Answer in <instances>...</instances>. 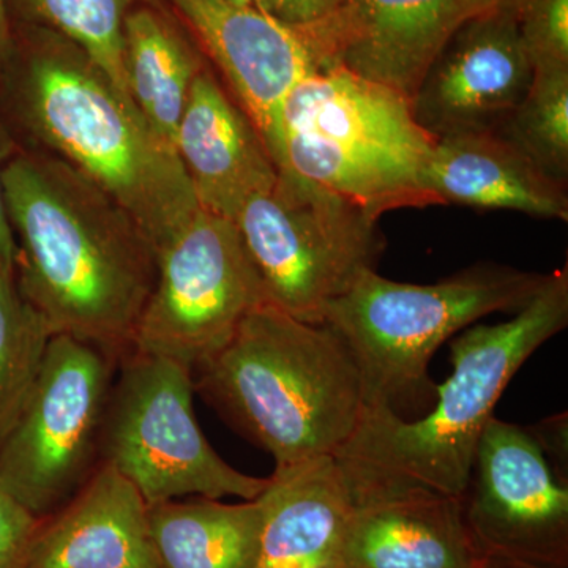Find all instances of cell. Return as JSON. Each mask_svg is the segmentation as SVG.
Wrapping results in <instances>:
<instances>
[{"mask_svg": "<svg viewBox=\"0 0 568 568\" xmlns=\"http://www.w3.org/2000/svg\"><path fill=\"white\" fill-rule=\"evenodd\" d=\"M21 294L69 335L121 361L155 283L156 252L141 224L69 163L21 148L2 173Z\"/></svg>", "mask_w": 568, "mask_h": 568, "instance_id": "1", "label": "cell"}, {"mask_svg": "<svg viewBox=\"0 0 568 568\" xmlns=\"http://www.w3.org/2000/svg\"><path fill=\"white\" fill-rule=\"evenodd\" d=\"M0 114L21 148L58 156L111 194L156 250L200 211L173 145L74 41L11 26Z\"/></svg>", "mask_w": 568, "mask_h": 568, "instance_id": "2", "label": "cell"}, {"mask_svg": "<svg viewBox=\"0 0 568 568\" xmlns=\"http://www.w3.org/2000/svg\"><path fill=\"white\" fill-rule=\"evenodd\" d=\"M568 324V267L547 282L511 320L469 325L450 343L454 373L437 387L436 405L420 420L386 406L365 407L354 435L334 459L351 503L407 489L459 497L478 440L504 390L538 347Z\"/></svg>", "mask_w": 568, "mask_h": 568, "instance_id": "3", "label": "cell"}, {"mask_svg": "<svg viewBox=\"0 0 568 568\" xmlns=\"http://www.w3.org/2000/svg\"><path fill=\"white\" fill-rule=\"evenodd\" d=\"M197 392L275 459V470L334 458L365 409L361 369L327 324L264 302L220 353L193 373Z\"/></svg>", "mask_w": 568, "mask_h": 568, "instance_id": "4", "label": "cell"}, {"mask_svg": "<svg viewBox=\"0 0 568 568\" xmlns=\"http://www.w3.org/2000/svg\"><path fill=\"white\" fill-rule=\"evenodd\" d=\"M435 142L405 97L332 67L306 77L284 100L271 155L278 170L381 216L433 205L424 173Z\"/></svg>", "mask_w": 568, "mask_h": 568, "instance_id": "5", "label": "cell"}, {"mask_svg": "<svg viewBox=\"0 0 568 568\" xmlns=\"http://www.w3.org/2000/svg\"><path fill=\"white\" fill-rule=\"evenodd\" d=\"M548 274L511 265L476 264L435 284L394 282L366 268L325 313L349 347L364 383L365 407L435 398L429 379L433 354L458 332L491 313H518L532 301Z\"/></svg>", "mask_w": 568, "mask_h": 568, "instance_id": "6", "label": "cell"}, {"mask_svg": "<svg viewBox=\"0 0 568 568\" xmlns=\"http://www.w3.org/2000/svg\"><path fill=\"white\" fill-rule=\"evenodd\" d=\"M379 216L354 201L278 170L267 192L246 201L234 223L267 301L295 320L324 324L325 313L384 248Z\"/></svg>", "mask_w": 568, "mask_h": 568, "instance_id": "7", "label": "cell"}, {"mask_svg": "<svg viewBox=\"0 0 568 568\" xmlns=\"http://www.w3.org/2000/svg\"><path fill=\"white\" fill-rule=\"evenodd\" d=\"M193 372L132 351L119 361L100 462L132 481L148 506L185 496L257 499L271 477L239 473L205 439L193 409Z\"/></svg>", "mask_w": 568, "mask_h": 568, "instance_id": "8", "label": "cell"}, {"mask_svg": "<svg viewBox=\"0 0 568 568\" xmlns=\"http://www.w3.org/2000/svg\"><path fill=\"white\" fill-rule=\"evenodd\" d=\"M119 358L54 335L28 402L0 443V488L37 518L58 510L100 463Z\"/></svg>", "mask_w": 568, "mask_h": 568, "instance_id": "9", "label": "cell"}, {"mask_svg": "<svg viewBox=\"0 0 568 568\" xmlns=\"http://www.w3.org/2000/svg\"><path fill=\"white\" fill-rule=\"evenodd\" d=\"M267 301L233 220L200 211L156 250L155 283L133 351L200 368Z\"/></svg>", "mask_w": 568, "mask_h": 568, "instance_id": "10", "label": "cell"}, {"mask_svg": "<svg viewBox=\"0 0 568 568\" xmlns=\"http://www.w3.org/2000/svg\"><path fill=\"white\" fill-rule=\"evenodd\" d=\"M459 500L485 558L568 568V487L530 429L493 417Z\"/></svg>", "mask_w": 568, "mask_h": 568, "instance_id": "11", "label": "cell"}, {"mask_svg": "<svg viewBox=\"0 0 568 568\" xmlns=\"http://www.w3.org/2000/svg\"><path fill=\"white\" fill-rule=\"evenodd\" d=\"M517 10L467 18L426 71L410 110L435 140L497 132L532 82Z\"/></svg>", "mask_w": 568, "mask_h": 568, "instance_id": "12", "label": "cell"}, {"mask_svg": "<svg viewBox=\"0 0 568 568\" xmlns=\"http://www.w3.org/2000/svg\"><path fill=\"white\" fill-rule=\"evenodd\" d=\"M465 20V0H335L323 21L302 31L320 70L349 71L410 102Z\"/></svg>", "mask_w": 568, "mask_h": 568, "instance_id": "13", "label": "cell"}, {"mask_svg": "<svg viewBox=\"0 0 568 568\" xmlns=\"http://www.w3.org/2000/svg\"><path fill=\"white\" fill-rule=\"evenodd\" d=\"M164 2L222 71L271 152L284 100L320 70L304 31L233 0Z\"/></svg>", "mask_w": 568, "mask_h": 568, "instance_id": "14", "label": "cell"}, {"mask_svg": "<svg viewBox=\"0 0 568 568\" xmlns=\"http://www.w3.org/2000/svg\"><path fill=\"white\" fill-rule=\"evenodd\" d=\"M174 148L200 207L233 222L250 197L267 192L278 178L252 119L209 67L193 82Z\"/></svg>", "mask_w": 568, "mask_h": 568, "instance_id": "15", "label": "cell"}, {"mask_svg": "<svg viewBox=\"0 0 568 568\" xmlns=\"http://www.w3.org/2000/svg\"><path fill=\"white\" fill-rule=\"evenodd\" d=\"M24 568H160L148 503L100 462L63 506L40 519Z\"/></svg>", "mask_w": 568, "mask_h": 568, "instance_id": "16", "label": "cell"}, {"mask_svg": "<svg viewBox=\"0 0 568 568\" xmlns=\"http://www.w3.org/2000/svg\"><path fill=\"white\" fill-rule=\"evenodd\" d=\"M459 497L407 489L358 500L343 537L347 568H478Z\"/></svg>", "mask_w": 568, "mask_h": 568, "instance_id": "17", "label": "cell"}, {"mask_svg": "<svg viewBox=\"0 0 568 568\" xmlns=\"http://www.w3.org/2000/svg\"><path fill=\"white\" fill-rule=\"evenodd\" d=\"M424 186L433 204L568 220L567 183L545 173L499 132L436 140L425 166Z\"/></svg>", "mask_w": 568, "mask_h": 568, "instance_id": "18", "label": "cell"}, {"mask_svg": "<svg viewBox=\"0 0 568 568\" xmlns=\"http://www.w3.org/2000/svg\"><path fill=\"white\" fill-rule=\"evenodd\" d=\"M253 568H335L342 564L351 497L334 458L275 470Z\"/></svg>", "mask_w": 568, "mask_h": 568, "instance_id": "19", "label": "cell"}, {"mask_svg": "<svg viewBox=\"0 0 568 568\" xmlns=\"http://www.w3.org/2000/svg\"><path fill=\"white\" fill-rule=\"evenodd\" d=\"M205 67L192 33L168 3H142L130 11L123 24L130 99L153 132L173 148L193 82Z\"/></svg>", "mask_w": 568, "mask_h": 568, "instance_id": "20", "label": "cell"}, {"mask_svg": "<svg viewBox=\"0 0 568 568\" xmlns=\"http://www.w3.org/2000/svg\"><path fill=\"white\" fill-rule=\"evenodd\" d=\"M265 515L264 493L239 504L194 496L149 506L160 568H253Z\"/></svg>", "mask_w": 568, "mask_h": 568, "instance_id": "21", "label": "cell"}, {"mask_svg": "<svg viewBox=\"0 0 568 568\" xmlns=\"http://www.w3.org/2000/svg\"><path fill=\"white\" fill-rule=\"evenodd\" d=\"M164 0H6L11 26H37L74 41L125 95L123 24L134 7Z\"/></svg>", "mask_w": 568, "mask_h": 568, "instance_id": "22", "label": "cell"}, {"mask_svg": "<svg viewBox=\"0 0 568 568\" xmlns=\"http://www.w3.org/2000/svg\"><path fill=\"white\" fill-rule=\"evenodd\" d=\"M51 324L0 264V443L28 402L52 336Z\"/></svg>", "mask_w": 568, "mask_h": 568, "instance_id": "23", "label": "cell"}, {"mask_svg": "<svg viewBox=\"0 0 568 568\" xmlns=\"http://www.w3.org/2000/svg\"><path fill=\"white\" fill-rule=\"evenodd\" d=\"M556 181H568V67L534 70L525 99L497 130Z\"/></svg>", "mask_w": 568, "mask_h": 568, "instance_id": "24", "label": "cell"}, {"mask_svg": "<svg viewBox=\"0 0 568 568\" xmlns=\"http://www.w3.org/2000/svg\"><path fill=\"white\" fill-rule=\"evenodd\" d=\"M517 11L532 69L568 67V0H523Z\"/></svg>", "mask_w": 568, "mask_h": 568, "instance_id": "25", "label": "cell"}, {"mask_svg": "<svg viewBox=\"0 0 568 568\" xmlns=\"http://www.w3.org/2000/svg\"><path fill=\"white\" fill-rule=\"evenodd\" d=\"M40 518L0 488V568H24Z\"/></svg>", "mask_w": 568, "mask_h": 568, "instance_id": "26", "label": "cell"}, {"mask_svg": "<svg viewBox=\"0 0 568 568\" xmlns=\"http://www.w3.org/2000/svg\"><path fill=\"white\" fill-rule=\"evenodd\" d=\"M335 0H253V6L293 28L308 29L323 21Z\"/></svg>", "mask_w": 568, "mask_h": 568, "instance_id": "27", "label": "cell"}, {"mask_svg": "<svg viewBox=\"0 0 568 568\" xmlns=\"http://www.w3.org/2000/svg\"><path fill=\"white\" fill-rule=\"evenodd\" d=\"M20 149L21 145L18 144L17 138L11 133L6 119L0 114V264L9 268L11 274H14V265H17L18 246L13 231H11L9 216H7L2 173L3 168L20 152Z\"/></svg>", "mask_w": 568, "mask_h": 568, "instance_id": "28", "label": "cell"}, {"mask_svg": "<svg viewBox=\"0 0 568 568\" xmlns=\"http://www.w3.org/2000/svg\"><path fill=\"white\" fill-rule=\"evenodd\" d=\"M537 437L538 444L544 448L545 455L556 457L562 463V457L567 459V416L551 417L541 422L536 429H530Z\"/></svg>", "mask_w": 568, "mask_h": 568, "instance_id": "29", "label": "cell"}, {"mask_svg": "<svg viewBox=\"0 0 568 568\" xmlns=\"http://www.w3.org/2000/svg\"><path fill=\"white\" fill-rule=\"evenodd\" d=\"M521 2L523 0H465L466 20L491 11L517 10Z\"/></svg>", "mask_w": 568, "mask_h": 568, "instance_id": "30", "label": "cell"}, {"mask_svg": "<svg viewBox=\"0 0 568 568\" xmlns=\"http://www.w3.org/2000/svg\"><path fill=\"white\" fill-rule=\"evenodd\" d=\"M11 48V22L7 13L6 0H0V63L6 61Z\"/></svg>", "mask_w": 568, "mask_h": 568, "instance_id": "31", "label": "cell"}, {"mask_svg": "<svg viewBox=\"0 0 568 568\" xmlns=\"http://www.w3.org/2000/svg\"><path fill=\"white\" fill-rule=\"evenodd\" d=\"M478 568H537L526 566V564L514 562V560L500 559V558H484Z\"/></svg>", "mask_w": 568, "mask_h": 568, "instance_id": "32", "label": "cell"}, {"mask_svg": "<svg viewBox=\"0 0 568 568\" xmlns=\"http://www.w3.org/2000/svg\"><path fill=\"white\" fill-rule=\"evenodd\" d=\"M235 3H242V6H253V0H233Z\"/></svg>", "mask_w": 568, "mask_h": 568, "instance_id": "33", "label": "cell"}, {"mask_svg": "<svg viewBox=\"0 0 568 568\" xmlns=\"http://www.w3.org/2000/svg\"><path fill=\"white\" fill-rule=\"evenodd\" d=\"M335 568H347V567L342 566V564H339V566H336Z\"/></svg>", "mask_w": 568, "mask_h": 568, "instance_id": "34", "label": "cell"}]
</instances>
